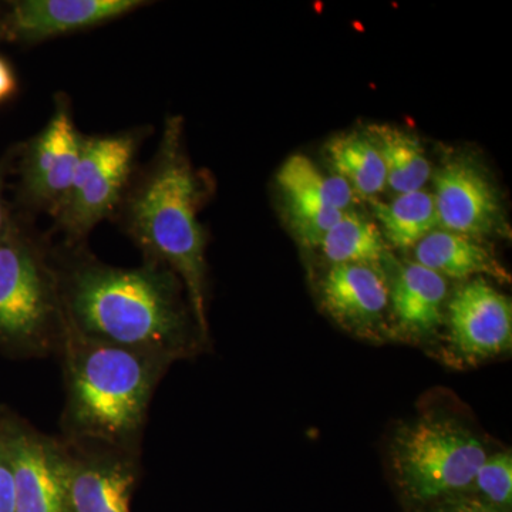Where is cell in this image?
<instances>
[{"mask_svg":"<svg viewBox=\"0 0 512 512\" xmlns=\"http://www.w3.org/2000/svg\"><path fill=\"white\" fill-rule=\"evenodd\" d=\"M18 90V77L8 60L0 57V103L10 99Z\"/></svg>","mask_w":512,"mask_h":512,"instance_id":"obj_26","label":"cell"},{"mask_svg":"<svg viewBox=\"0 0 512 512\" xmlns=\"http://www.w3.org/2000/svg\"><path fill=\"white\" fill-rule=\"evenodd\" d=\"M0 512H15V481L0 410Z\"/></svg>","mask_w":512,"mask_h":512,"instance_id":"obj_23","label":"cell"},{"mask_svg":"<svg viewBox=\"0 0 512 512\" xmlns=\"http://www.w3.org/2000/svg\"><path fill=\"white\" fill-rule=\"evenodd\" d=\"M276 184L284 205L352 211L357 200L348 184L335 174H325L311 158L295 154L279 168Z\"/></svg>","mask_w":512,"mask_h":512,"instance_id":"obj_17","label":"cell"},{"mask_svg":"<svg viewBox=\"0 0 512 512\" xmlns=\"http://www.w3.org/2000/svg\"><path fill=\"white\" fill-rule=\"evenodd\" d=\"M365 133L382 157L386 188L396 195L423 190L433 177V167L416 134L392 124H372Z\"/></svg>","mask_w":512,"mask_h":512,"instance_id":"obj_16","label":"cell"},{"mask_svg":"<svg viewBox=\"0 0 512 512\" xmlns=\"http://www.w3.org/2000/svg\"><path fill=\"white\" fill-rule=\"evenodd\" d=\"M292 234L303 247L318 248L330 228L340 220L345 212L329 208L285 205ZM348 212V211H346Z\"/></svg>","mask_w":512,"mask_h":512,"instance_id":"obj_22","label":"cell"},{"mask_svg":"<svg viewBox=\"0 0 512 512\" xmlns=\"http://www.w3.org/2000/svg\"><path fill=\"white\" fill-rule=\"evenodd\" d=\"M440 228L480 239L507 234L503 197L484 165L468 154L443 161L434 173Z\"/></svg>","mask_w":512,"mask_h":512,"instance_id":"obj_10","label":"cell"},{"mask_svg":"<svg viewBox=\"0 0 512 512\" xmlns=\"http://www.w3.org/2000/svg\"><path fill=\"white\" fill-rule=\"evenodd\" d=\"M57 357L64 383L59 436L141 451L154 393L171 363L86 338L69 326Z\"/></svg>","mask_w":512,"mask_h":512,"instance_id":"obj_3","label":"cell"},{"mask_svg":"<svg viewBox=\"0 0 512 512\" xmlns=\"http://www.w3.org/2000/svg\"><path fill=\"white\" fill-rule=\"evenodd\" d=\"M208 177L192 164L181 116H167L156 153L137 167L113 222L140 249L143 259L167 266L183 282L201 329L208 323L207 229L200 211Z\"/></svg>","mask_w":512,"mask_h":512,"instance_id":"obj_2","label":"cell"},{"mask_svg":"<svg viewBox=\"0 0 512 512\" xmlns=\"http://www.w3.org/2000/svg\"><path fill=\"white\" fill-rule=\"evenodd\" d=\"M446 352L460 365H478L512 348V303L484 278L464 282L448 298Z\"/></svg>","mask_w":512,"mask_h":512,"instance_id":"obj_9","label":"cell"},{"mask_svg":"<svg viewBox=\"0 0 512 512\" xmlns=\"http://www.w3.org/2000/svg\"><path fill=\"white\" fill-rule=\"evenodd\" d=\"M448 298L443 276L414 261L397 265L389 278V315L396 335L414 343L436 338L446 322Z\"/></svg>","mask_w":512,"mask_h":512,"instance_id":"obj_14","label":"cell"},{"mask_svg":"<svg viewBox=\"0 0 512 512\" xmlns=\"http://www.w3.org/2000/svg\"><path fill=\"white\" fill-rule=\"evenodd\" d=\"M389 454L394 487L409 511L466 495L490 453L461 421L423 416L396 430Z\"/></svg>","mask_w":512,"mask_h":512,"instance_id":"obj_5","label":"cell"},{"mask_svg":"<svg viewBox=\"0 0 512 512\" xmlns=\"http://www.w3.org/2000/svg\"><path fill=\"white\" fill-rule=\"evenodd\" d=\"M387 245L410 249L440 228L433 194L426 190L399 194L390 201L370 200Z\"/></svg>","mask_w":512,"mask_h":512,"instance_id":"obj_19","label":"cell"},{"mask_svg":"<svg viewBox=\"0 0 512 512\" xmlns=\"http://www.w3.org/2000/svg\"><path fill=\"white\" fill-rule=\"evenodd\" d=\"M323 311L359 338H382L389 315V278L376 266L330 265L319 282Z\"/></svg>","mask_w":512,"mask_h":512,"instance_id":"obj_13","label":"cell"},{"mask_svg":"<svg viewBox=\"0 0 512 512\" xmlns=\"http://www.w3.org/2000/svg\"><path fill=\"white\" fill-rule=\"evenodd\" d=\"M413 256L414 262L444 279L467 282L476 278H494L510 282L507 269L483 241L446 229H436L421 239L413 248Z\"/></svg>","mask_w":512,"mask_h":512,"instance_id":"obj_15","label":"cell"},{"mask_svg":"<svg viewBox=\"0 0 512 512\" xmlns=\"http://www.w3.org/2000/svg\"><path fill=\"white\" fill-rule=\"evenodd\" d=\"M59 437L67 512H131L143 477L141 451Z\"/></svg>","mask_w":512,"mask_h":512,"instance_id":"obj_8","label":"cell"},{"mask_svg":"<svg viewBox=\"0 0 512 512\" xmlns=\"http://www.w3.org/2000/svg\"><path fill=\"white\" fill-rule=\"evenodd\" d=\"M16 154H18V146L13 147L9 153L0 158V238L5 234L10 212H12V208L9 207L8 202L5 200V188L6 180L13 173V168H15Z\"/></svg>","mask_w":512,"mask_h":512,"instance_id":"obj_25","label":"cell"},{"mask_svg":"<svg viewBox=\"0 0 512 512\" xmlns=\"http://www.w3.org/2000/svg\"><path fill=\"white\" fill-rule=\"evenodd\" d=\"M67 326L86 338L147 353L171 365L208 349L181 279L146 261L123 268L100 261L87 244H55Z\"/></svg>","mask_w":512,"mask_h":512,"instance_id":"obj_1","label":"cell"},{"mask_svg":"<svg viewBox=\"0 0 512 512\" xmlns=\"http://www.w3.org/2000/svg\"><path fill=\"white\" fill-rule=\"evenodd\" d=\"M404 512H498L487 505L481 504L480 501L468 497V495H460V497L448 498V500L440 501V503L427 505V507L416 508Z\"/></svg>","mask_w":512,"mask_h":512,"instance_id":"obj_24","label":"cell"},{"mask_svg":"<svg viewBox=\"0 0 512 512\" xmlns=\"http://www.w3.org/2000/svg\"><path fill=\"white\" fill-rule=\"evenodd\" d=\"M82 137L74 121L72 99L63 92L55 94L46 126L18 144L13 168L19 177L16 210L55 220L72 187Z\"/></svg>","mask_w":512,"mask_h":512,"instance_id":"obj_7","label":"cell"},{"mask_svg":"<svg viewBox=\"0 0 512 512\" xmlns=\"http://www.w3.org/2000/svg\"><path fill=\"white\" fill-rule=\"evenodd\" d=\"M146 0H15L0 3V40L37 45L124 18Z\"/></svg>","mask_w":512,"mask_h":512,"instance_id":"obj_11","label":"cell"},{"mask_svg":"<svg viewBox=\"0 0 512 512\" xmlns=\"http://www.w3.org/2000/svg\"><path fill=\"white\" fill-rule=\"evenodd\" d=\"M3 429L15 481V512H67L59 437L6 412Z\"/></svg>","mask_w":512,"mask_h":512,"instance_id":"obj_12","label":"cell"},{"mask_svg":"<svg viewBox=\"0 0 512 512\" xmlns=\"http://www.w3.org/2000/svg\"><path fill=\"white\" fill-rule=\"evenodd\" d=\"M151 126H136L106 134H83L79 163L62 210L53 220V232L62 244H87L101 221L113 220Z\"/></svg>","mask_w":512,"mask_h":512,"instance_id":"obj_6","label":"cell"},{"mask_svg":"<svg viewBox=\"0 0 512 512\" xmlns=\"http://www.w3.org/2000/svg\"><path fill=\"white\" fill-rule=\"evenodd\" d=\"M468 497L498 512H512V454H488L468 487Z\"/></svg>","mask_w":512,"mask_h":512,"instance_id":"obj_21","label":"cell"},{"mask_svg":"<svg viewBox=\"0 0 512 512\" xmlns=\"http://www.w3.org/2000/svg\"><path fill=\"white\" fill-rule=\"evenodd\" d=\"M318 249L330 265H370L384 272L390 265L389 245L380 228L353 210L330 228Z\"/></svg>","mask_w":512,"mask_h":512,"instance_id":"obj_20","label":"cell"},{"mask_svg":"<svg viewBox=\"0 0 512 512\" xmlns=\"http://www.w3.org/2000/svg\"><path fill=\"white\" fill-rule=\"evenodd\" d=\"M66 330L52 234L12 208L0 238V348L22 357L57 356Z\"/></svg>","mask_w":512,"mask_h":512,"instance_id":"obj_4","label":"cell"},{"mask_svg":"<svg viewBox=\"0 0 512 512\" xmlns=\"http://www.w3.org/2000/svg\"><path fill=\"white\" fill-rule=\"evenodd\" d=\"M326 158L335 175L349 185L357 197L375 200L386 188V170L375 144L365 131L343 133L330 138Z\"/></svg>","mask_w":512,"mask_h":512,"instance_id":"obj_18","label":"cell"}]
</instances>
